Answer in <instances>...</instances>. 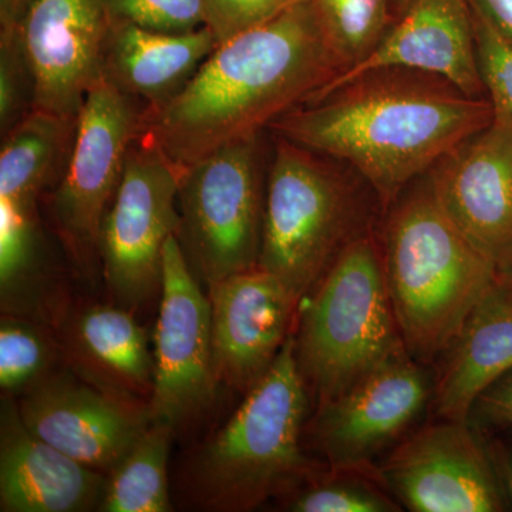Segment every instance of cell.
Wrapping results in <instances>:
<instances>
[{"label": "cell", "instance_id": "1", "mask_svg": "<svg viewBox=\"0 0 512 512\" xmlns=\"http://www.w3.org/2000/svg\"><path fill=\"white\" fill-rule=\"evenodd\" d=\"M345 70L313 0L221 43L170 100L146 110L144 128L180 168L318 99Z\"/></svg>", "mask_w": 512, "mask_h": 512}, {"label": "cell", "instance_id": "2", "mask_svg": "<svg viewBox=\"0 0 512 512\" xmlns=\"http://www.w3.org/2000/svg\"><path fill=\"white\" fill-rule=\"evenodd\" d=\"M400 72L357 77L269 128L320 156L348 161L383 201H392L494 119L487 97L467 96L431 74Z\"/></svg>", "mask_w": 512, "mask_h": 512}, {"label": "cell", "instance_id": "3", "mask_svg": "<svg viewBox=\"0 0 512 512\" xmlns=\"http://www.w3.org/2000/svg\"><path fill=\"white\" fill-rule=\"evenodd\" d=\"M309 403L292 332L237 412L192 451L181 476L188 504L201 511L248 512L308 483L319 473L301 443Z\"/></svg>", "mask_w": 512, "mask_h": 512}, {"label": "cell", "instance_id": "4", "mask_svg": "<svg viewBox=\"0 0 512 512\" xmlns=\"http://www.w3.org/2000/svg\"><path fill=\"white\" fill-rule=\"evenodd\" d=\"M384 234V275L404 346L429 363L497 281L495 264L441 210L430 183L397 202Z\"/></svg>", "mask_w": 512, "mask_h": 512}, {"label": "cell", "instance_id": "5", "mask_svg": "<svg viewBox=\"0 0 512 512\" xmlns=\"http://www.w3.org/2000/svg\"><path fill=\"white\" fill-rule=\"evenodd\" d=\"M295 359L316 407L336 399L377 367L407 355L383 258L369 235L343 249L299 305Z\"/></svg>", "mask_w": 512, "mask_h": 512}, {"label": "cell", "instance_id": "6", "mask_svg": "<svg viewBox=\"0 0 512 512\" xmlns=\"http://www.w3.org/2000/svg\"><path fill=\"white\" fill-rule=\"evenodd\" d=\"M265 191L259 266L299 302L362 237L355 195L336 170L308 148L276 138Z\"/></svg>", "mask_w": 512, "mask_h": 512}, {"label": "cell", "instance_id": "7", "mask_svg": "<svg viewBox=\"0 0 512 512\" xmlns=\"http://www.w3.org/2000/svg\"><path fill=\"white\" fill-rule=\"evenodd\" d=\"M259 163L252 137L181 170L177 238L202 284L259 265L265 215Z\"/></svg>", "mask_w": 512, "mask_h": 512}, {"label": "cell", "instance_id": "8", "mask_svg": "<svg viewBox=\"0 0 512 512\" xmlns=\"http://www.w3.org/2000/svg\"><path fill=\"white\" fill-rule=\"evenodd\" d=\"M181 170L144 130L128 148L99 237L104 281L114 303L127 311L161 293L165 244L180 225Z\"/></svg>", "mask_w": 512, "mask_h": 512}, {"label": "cell", "instance_id": "9", "mask_svg": "<svg viewBox=\"0 0 512 512\" xmlns=\"http://www.w3.org/2000/svg\"><path fill=\"white\" fill-rule=\"evenodd\" d=\"M147 107L101 77L76 121L69 160L52 197L60 238L74 261L99 255L101 222L119 188L128 148L144 128Z\"/></svg>", "mask_w": 512, "mask_h": 512}, {"label": "cell", "instance_id": "10", "mask_svg": "<svg viewBox=\"0 0 512 512\" xmlns=\"http://www.w3.org/2000/svg\"><path fill=\"white\" fill-rule=\"evenodd\" d=\"M210 301L191 271L177 235L164 248L163 284L154 335V421L175 433L205 416L217 399Z\"/></svg>", "mask_w": 512, "mask_h": 512}, {"label": "cell", "instance_id": "11", "mask_svg": "<svg viewBox=\"0 0 512 512\" xmlns=\"http://www.w3.org/2000/svg\"><path fill=\"white\" fill-rule=\"evenodd\" d=\"M397 444L379 468L414 512L504 511V485L470 420H446Z\"/></svg>", "mask_w": 512, "mask_h": 512}, {"label": "cell", "instance_id": "12", "mask_svg": "<svg viewBox=\"0 0 512 512\" xmlns=\"http://www.w3.org/2000/svg\"><path fill=\"white\" fill-rule=\"evenodd\" d=\"M15 399L33 434L104 476L154 421L150 404L97 389L64 366Z\"/></svg>", "mask_w": 512, "mask_h": 512}, {"label": "cell", "instance_id": "13", "mask_svg": "<svg viewBox=\"0 0 512 512\" xmlns=\"http://www.w3.org/2000/svg\"><path fill=\"white\" fill-rule=\"evenodd\" d=\"M35 107L76 120L103 77L111 19L104 0H26L15 28Z\"/></svg>", "mask_w": 512, "mask_h": 512}, {"label": "cell", "instance_id": "14", "mask_svg": "<svg viewBox=\"0 0 512 512\" xmlns=\"http://www.w3.org/2000/svg\"><path fill=\"white\" fill-rule=\"evenodd\" d=\"M421 365L396 357L318 407L313 434L329 466L372 464L406 433L434 393Z\"/></svg>", "mask_w": 512, "mask_h": 512}, {"label": "cell", "instance_id": "15", "mask_svg": "<svg viewBox=\"0 0 512 512\" xmlns=\"http://www.w3.org/2000/svg\"><path fill=\"white\" fill-rule=\"evenodd\" d=\"M207 288L218 380L247 394L271 369L295 330L299 302L259 265Z\"/></svg>", "mask_w": 512, "mask_h": 512}, {"label": "cell", "instance_id": "16", "mask_svg": "<svg viewBox=\"0 0 512 512\" xmlns=\"http://www.w3.org/2000/svg\"><path fill=\"white\" fill-rule=\"evenodd\" d=\"M392 69L441 77L467 96L485 97L470 0H412L375 50L335 77L315 101L357 77Z\"/></svg>", "mask_w": 512, "mask_h": 512}, {"label": "cell", "instance_id": "17", "mask_svg": "<svg viewBox=\"0 0 512 512\" xmlns=\"http://www.w3.org/2000/svg\"><path fill=\"white\" fill-rule=\"evenodd\" d=\"M429 183L441 210L495 264L512 241V131L493 121L441 160Z\"/></svg>", "mask_w": 512, "mask_h": 512}, {"label": "cell", "instance_id": "18", "mask_svg": "<svg viewBox=\"0 0 512 512\" xmlns=\"http://www.w3.org/2000/svg\"><path fill=\"white\" fill-rule=\"evenodd\" d=\"M133 313L116 303H64L50 326L70 372L104 392L150 404L154 355Z\"/></svg>", "mask_w": 512, "mask_h": 512}, {"label": "cell", "instance_id": "19", "mask_svg": "<svg viewBox=\"0 0 512 512\" xmlns=\"http://www.w3.org/2000/svg\"><path fill=\"white\" fill-rule=\"evenodd\" d=\"M107 476L57 450L26 427L15 397L0 410V511H99Z\"/></svg>", "mask_w": 512, "mask_h": 512}, {"label": "cell", "instance_id": "20", "mask_svg": "<svg viewBox=\"0 0 512 512\" xmlns=\"http://www.w3.org/2000/svg\"><path fill=\"white\" fill-rule=\"evenodd\" d=\"M217 46L218 40L207 26L171 35L111 23L103 77L153 109L180 92Z\"/></svg>", "mask_w": 512, "mask_h": 512}, {"label": "cell", "instance_id": "21", "mask_svg": "<svg viewBox=\"0 0 512 512\" xmlns=\"http://www.w3.org/2000/svg\"><path fill=\"white\" fill-rule=\"evenodd\" d=\"M434 382L441 419L468 420L477 397L512 369V291L495 281L446 350Z\"/></svg>", "mask_w": 512, "mask_h": 512}, {"label": "cell", "instance_id": "22", "mask_svg": "<svg viewBox=\"0 0 512 512\" xmlns=\"http://www.w3.org/2000/svg\"><path fill=\"white\" fill-rule=\"evenodd\" d=\"M46 274L37 207L0 198L2 312L50 325L66 302Z\"/></svg>", "mask_w": 512, "mask_h": 512}, {"label": "cell", "instance_id": "23", "mask_svg": "<svg viewBox=\"0 0 512 512\" xmlns=\"http://www.w3.org/2000/svg\"><path fill=\"white\" fill-rule=\"evenodd\" d=\"M76 121L35 107L2 136V200L37 207L40 194L69 160Z\"/></svg>", "mask_w": 512, "mask_h": 512}, {"label": "cell", "instance_id": "24", "mask_svg": "<svg viewBox=\"0 0 512 512\" xmlns=\"http://www.w3.org/2000/svg\"><path fill=\"white\" fill-rule=\"evenodd\" d=\"M175 431L153 421L123 460L107 474L101 512H168L173 510L168 483V456Z\"/></svg>", "mask_w": 512, "mask_h": 512}, {"label": "cell", "instance_id": "25", "mask_svg": "<svg viewBox=\"0 0 512 512\" xmlns=\"http://www.w3.org/2000/svg\"><path fill=\"white\" fill-rule=\"evenodd\" d=\"M62 353L52 326L3 313L0 320V387L19 397L57 372Z\"/></svg>", "mask_w": 512, "mask_h": 512}, {"label": "cell", "instance_id": "26", "mask_svg": "<svg viewBox=\"0 0 512 512\" xmlns=\"http://www.w3.org/2000/svg\"><path fill=\"white\" fill-rule=\"evenodd\" d=\"M390 488L372 464L330 466L305 487L293 491L289 511L293 512H394L402 511L389 495Z\"/></svg>", "mask_w": 512, "mask_h": 512}, {"label": "cell", "instance_id": "27", "mask_svg": "<svg viewBox=\"0 0 512 512\" xmlns=\"http://www.w3.org/2000/svg\"><path fill=\"white\" fill-rule=\"evenodd\" d=\"M345 70L365 60L394 23L392 0H313ZM342 72V73H343Z\"/></svg>", "mask_w": 512, "mask_h": 512}, {"label": "cell", "instance_id": "28", "mask_svg": "<svg viewBox=\"0 0 512 512\" xmlns=\"http://www.w3.org/2000/svg\"><path fill=\"white\" fill-rule=\"evenodd\" d=\"M473 19L478 70L493 121L512 131V40L474 6Z\"/></svg>", "mask_w": 512, "mask_h": 512}, {"label": "cell", "instance_id": "29", "mask_svg": "<svg viewBox=\"0 0 512 512\" xmlns=\"http://www.w3.org/2000/svg\"><path fill=\"white\" fill-rule=\"evenodd\" d=\"M111 23L181 35L205 28L204 0H104Z\"/></svg>", "mask_w": 512, "mask_h": 512}, {"label": "cell", "instance_id": "30", "mask_svg": "<svg viewBox=\"0 0 512 512\" xmlns=\"http://www.w3.org/2000/svg\"><path fill=\"white\" fill-rule=\"evenodd\" d=\"M35 109V82L15 29L0 30V128L2 136Z\"/></svg>", "mask_w": 512, "mask_h": 512}, {"label": "cell", "instance_id": "31", "mask_svg": "<svg viewBox=\"0 0 512 512\" xmlns=\"http://www.w3.org/2000/svg\"><path fill=\"white\" fill-rule=\"evenodd\" d=\"M298 0H204L207 28L218 45L276 18Z\"/></svg>", "mask_w": 512, "mask_h": 512}, {"label": "cell", "instance_id": "32", "mask_svg": "<svg viewBox=\"0 0 512 512\" xmlns=\"http://www.w3.org/2000/svg\"><path fill=\"white\" fill-rule=\"evenodd\" d=\"M473 417L490 426L512 427V369L477 397L468 414V419Z\"/></svg>", "mask_w": 512, "mask_h": 512}, {"label": "cell", "instance_id": "33", "mask_svg": "<svg viewBox=\"0 0 512 512\" xmlns=\"http://www.w3.org/2000/svg\"><path fill=\"white\" fill-rule=\"evenodd\" d=\"M471 5L512 40V0H471Z\"/></svg>", "mask_w": 512, "mask_h": 512}, {"label": "cell", "instance_id": "34", "mask_svg": "<svg viewBox=\"0 0 512 512\" xmlns=\"http://www.w3.org/2000/svg\"><path fill=\"white\" fill-rule=\"evenodd\" d=\"M26 0H0V30L15 28Z\"/></svg>", "mask_w": 512, "mask_h": 512}, {"label": "cell", "instance_id": "35", "mask_svg": "<svg viewBox=\"0 0 512 512\" xmlns=\"http://www.w3.org/2000/svg\"><path fill=\"white\" fill-rule=\"evenodd\" d=\"M495 275L498 282L508 286L512 291V241L495 259Z\"/></svg>", "mask_w": 512, "mask_h": 512}, {"label": "cell", "instance_id": "36", "mask_svg": "<svg viewBox=\"0 0 512 512\" xmlns=\"http://www.w3.org/2000/svg\"><path fill=\"white\" fill-rule=\"evenodd\" d=\"M505 491L507 494H510V498L512 500V450L510 456H508L507 468H505Z\"/></svg>", "mask_w": 512, "mask_h": 512}, {"label": "cell", "instance_id": "37", "mask_svg": "<svg viewBox=\"0 0 512 512\" xmlns=\"http://www.w3.org/2000/svg\"><path fill=\"white\" fill-rule=\"evenodd\" d=\"M410 2H412V0H392L394 20L402 15L404 10L407 9V6L410 5Z\"/></svg>", "mask_w": 512, "mask_h": 512}]
</instances>
